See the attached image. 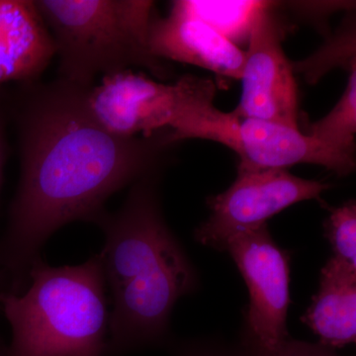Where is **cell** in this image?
<instances>
[{
  "label": "cell",
  "instance_id": "1",
  "mask_svg": "<svg viewBox=\"0 0 356 356\" xmlns=\"http://www.w3.org/2000/svg\"><path fill=\"white\" fill-rule=\"evenodd\" d=\"M84 92L58 79L8 91L21 173L0 247L6 292L25 291L32 264L55 232L72 222L96 224L113 194L161 172L173 146L166 133L125 138L109 132L89 111Z\"/></svg>",
  "mask_w": 356,
  "mask_h": 356
},
{
  "label": "cell",
  "instance_id": "2",
  "mask_svg": "<svg viewBox=\"0 0 356 356\" xmlns=\"http://www.w3.org/2000/svg\"><path fill=\"white\" fill-rule=\"evenodd\" d=\"M159 175L136 181L120 209L96 222L104 234L99 254L112 303L105 356L170 346L173 308L197 285L195 269L163 216Z\"/></svg>",
  "mask_w": 356,
  "mask_h": 356
},
{
  "label": "cell",
  "instance_id": "3",
  "mask_svg": "<svg viewBox=\"0 0 356 356\" xmlns=\"http://www.w3.org/2000/svg\"><path fill=\"white\" fill-rule=\"evenodd\" d=\"M13 330L6 356H105L109 311L102 257L51 266L40 257L20 295L0 293Z\"/></svg>",
  "mask_w": 356,
  "mask_h": 356
},
{
  "label": "cell",
  "instance_id": "4",
  "mask_svg": "<svg viewBox=\"0 0 356 356\" xmlns=\"http://www.w3.org/2000/svg\"><path fill=\"white\" fill-rule=\"evenodd\" d=\"M58 57V79L79 88L98 76L143 67L159 81L172 77L170 65L149 50L156 13L147 0H36Z\"/></svg>",
  "mask_w": 356,
  "mask_h": 356
},
{
  "label": "cell",
  "instance_id": "5",
  "mask_svg": "<svg viewBox=\"0 0 356 356\" xmlns=\"http://www.w3.org/2000/svg\"><path fill=\"white\" fill-rule=\"evenodd\" d=\"M216 84L207 77L184 74L165 83L132 70L103 76L86 89L89 111L120 137H152L165 132L180 140H214L231 149L238 119L214 104Z\"/></svg>",
  "mask_w": 356,
  "mask_h": 356
},
{
  "label": "cell",
  "instance_id": "6",
  "mask_svg": "<svg viewBox=\"0 0 356 356\" xmlns=\"http://www.w3.org/2000/svg\"><path fill=\"white\" fill-rule=\"evenodd\" d=\"M227 250L245 281L250 294L242 346L252 353L275 350L290 339V257L270 236L267 224L229 236Z\"/></svg>",
  "mask_w": 356,
  "mask_h": 356
},
{
  "label": "cell",
  "instance_id": "7",
  "mask_svg": "<svg viewBox=\"0 0 356 356\" xmlns=\"http://www.w3.org/2000/svg\"><path fill=\"white\" fill-rule=\"evenodd\" d=\"M331 185L295 177L287 170H243L222 193L211 196V215L195 229L198 243L222 250L229 236L257 228L294 204L320 199Z\"/></svg>",
  "mask_w": 356,
  "mask_h": 356
},
{
  "label": "cell",
  "instance_id": "8",
  "mask_svg": "<svg viewBox=\"0 0 356 356\" xmlns=\"http://www.w3.org/2000/svg\"><path fill=\"white\" fill-rule=\"evenodd\" d=\"M276 2L266 1L255 18L245 51L242 96L232 114L238 120L276 122L298 127V91L282 39L284 25Z\"/></svg>",
  "mask_w": 356,
  "mask_h": 356
},
{
  "label": "cell",
  "instance_id": "9",
  "mask_svg": "<svg viewBox=\"0 0 356 356\" xmlns=\"http://www.w3.org/2000/svg\"><path fill=\"white\" fill-rule=\"evenodd\" d=\"M243 170H287L308 163L324 166L339 177L355 172V159L325 146L299 129L276 122L243 119L236 124L231 147Z\"/></svg>",
  "mask_w": 356,
  "mask_h": 356
},
{
  "label": "cell",
  "instance_id": "10",
  "mask_svg": "<svg viewBox=\"0 0 356 356\" xmlns=\"http://www.w3.org/2000/svg\"><path fill=\"white\" fill-rule=\"evenodd\" d=\"M149 50L159 60L195 65L222 79H241L245 51L209 25L172 2L165 17L154 13L149 29Z\"/></svg>",
  "mask_w": 356,
  "mask_h": 356
},
{
  "label": "cell",
  "instance_id": "11",
  "mask_svg": "<svg viewBox=\"0 0 356 356\" xmlns=\"http://www.w3.org/2000/svg\"><path fill=\"white\" fill-rule=\"evenodd\" d=\"M56 56L50 31L33 0H0V88L38 81Z\"/></svg>",
  "mask_w": 356,
  "mask_h": 356
},
{
  "label": "cell",
  "instance_id": "12",
  "mask_svg": "<svg viewBox=\"0 0 356 356\" xmlns=\"http://www.w3.org/2000/svg\"><path fill=\"white\" fill-rule=\"evenodd\" d=\"M321 346L336 350L356 339V269L336 257L321 271L320 289L302 318Z\"/></svg>",
  "mask_w": 356,
  "mask_h": 356
},
{
  "label": "cell",
  "instance_id": "13",
  "mask_svg": "<svg viewBox=\"0 0 356 356\" xmlns=\"http://www.w3.org/2000/svg\"><path fill=\"white\" fill-rule=\"evenodd\" d=\"M175 6L203 21L236 46L247 44L255 18L266 1L178 0Z\"/></svg>",
  "mask_w": 356,
  "mask_h": 356
},
{
  "label": "cell",
  "instance_id": "14",
  "mask_svg": "<svg viewBox=\"0 0 356 356\" xmlns=\"http://www.w3.org/2000/svg\"><path fill=\"white\" fill-rule=\"evenodd\" d=\"M356 134V64L348 70V79L336 106L324 118L311 124L306 135L334 151L353 156Z\"/></svg>",
  "mask_w": 356,
  "mask_h": 356
},
{
  "label": "cell",
  "instance_id": "15",
  "mask_svg": "<svg viewBox=\"0 0 356 356\" xmlns=\"http://www.w3.org/2000/svg\"><path fill=\"white\" fill-rule=\"evenodd\" d=\"M355 64V21L350 20L320 51L305 60L291 63V67L293 72L304 74L309 83L315 84L334 67H343L348 72Z\"/></svg>",
  "mask_w": 356,
  "mask_h": 356
},
{
  "label": "cell",
  "instance_id": "16",
  "mask_svg": "<svg viewBox=\"0 0 356 356\" xmlns=\"http://www.w3.org/2000/svg\"><path fill=\"white\" fill-rule=\"evenodd\" d=\"M325 236L337 259L356 269V203L350 200L331 210L325 224Z\"/></svg>",
  "mask_w": 356,
  "mask_h": 356
},
{
  "label": "cell",
  "instance_id": "17",
  "mask_svg": "<svg viewBox=\"0 0 356 356\" xmlns=\"http://www.w3.org/2000/svg\"><path fill=\"white\" fill-rule=\"evenodd\" d=\"M170 348L175 356H250L242 344L231 346L212 339L172 343Z\"/></svg>",
  "mask_w": 356,
  "mask_h": 356
},
{
  "label": "cell",
  "instance_id": "18",
  "mask_svg": "<svg viewBox=\"0 0 356 356\" xmlns=\"http://www.w3.org/2000/svg\"><path fill=\"white\" fill-rule=\"evenodd\" d=\"M248 353L250 356H341L337 355L336 350L320 343H309L291 339H286L275 350L267 353H252L248 350Z\"/></svg>",
  "mask_w": 356,
  "mask_h": 356
},
{
  "label": "cell",
  "instance_id": "19",
  "mask_svg": "<svg viewBox=\"0 0 356 356\" xmlns=\"http://www.w3.org/2000/svg\"><path fill=\"white\" fill-rule=\"evenodd\" d=\"M290 6L292 7L295 13H298L302 17H308L309 19H327L330 15L337 9L346 8L350 7L353 8V6H348V2H327V1H302V2H290Z\"/></svg>",
  "mask_w": 356,
  "mask_h": 356
},
{
  "label": "cell",
  "instance_id": "20",
  "mask_svg": "<svg viewBox=\"0 0 356 356\" xmlns=\"http://www.w3.org/2000/svg\"><path fill=\"white\" fill-rule=\"evenodd\" d=\"M9 121L8 90L0 88V186L6 159V123Z\"/></svg>",
  "mask_w": 356,
  "mask_h": 356
},
{
  "label": "cell",
  "instance_id": "21",
  "mask_svg": "<svg viewBox=\"0 0 356 356\" xmlns=\"http://www.w3.org/2000/svg\"><path fill=\"white\" fill-rule=\"evenodd\" d=\"M7 346L4 344L3 341L0 339V356H6Z\"/></svg>",
  "mask_w": 356,
  "mask_h": 356
}]
</instances>
